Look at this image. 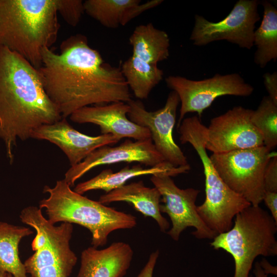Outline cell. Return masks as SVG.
Wrapping results in <instances>:
<instances>
[{
    "label": "cell",
    "mask_w": 277,
    "mask_h": 277,
    "mask_svg": "<svg viewBox=\"0 0 277 277\" xmlns=\"http://www.w3.org/2000/svg\"><path fill=\"white\" fill-rule=\"evenodd\" d=\"M163 2L152 0L143 4L140 0H87L85 12L105 27L116 28L125 26L145 11Z\"/></svg>",
    "instance_id": "cell-20"
},
{
    "label": "cell",
    "mask_w": 277,
    "mask_h": 277,
    "mask_svg": "<svg viewBox=\"0 0 277 277\" xmlns=\"http://www.w3.org/2000/svg\"><path fill=\"white\" fill-rule=\"evenodd\" d=\"M179 103V97L174 91L169 93L165 106L155 111L146 110L138 101L131 100L127 103L130 107L127 114L129 119L149 130L156 150L165 161L175 167L189 165L187 157L173 137Z\"/></svg>",
    "instance_id": "cell-12"
},
{
    "label": "cell",
    "mask_w": 277,
    "mask_h": 277,
    "mask_svg": "<svg viewBox=\"0 0 277 277\" xmlns=\"http://www.w3.org/2000/svg\"><path fill=\"white\" fill-rule=\"evenodd\" d=\"M264 182L265 191L277 192V155L271 158L265 168Z\"/></svg>",
    "instance_id": "cell-27"
},
{
    "label": "cell",
    "mask_w": 277,
    "mask_h": 277,
    "mask_svg": "<svg viewBox=\"0 0 277 277\" xmlns=\"http://www.w3.org/2000/svg\"><path fill=\"white\" fill-rule=\"evenodd\" d=\"M264 85L269 97L277 104V72L266 73L263 76Z\"/></svg>",
    "instance_id": "cell-28"
},
{
    "label": "cell",
    "mask_w": 277,
    "mask_h": 277,
    "mask_svg": "<svg viewBox=\"0 0 277 277\" xmlns=\"http://www.w3.org/2000/svg\"><path fill=\"white\" fill-rule=\"evenodd\" d=\"M164 161L151 138L135 141L127 139L117 146L105 145L94 150L81 162L71 167L64 179L72 187L86 173L100 165L137 162L152 167Z\"/></svg>",
    "instance_id": "cell-14"
},
{
    "label": "cell",
    "mask_w": 277,
    "mask_h": 277,
    "mask_svg": "<svg viewBox=\"0 0 277 277\" xmlns=\"http://www.w3.org/2000/svg\"><path fill=\"white\" fill-rule=\"evenodd\" d=\"M129 41L132 47V55L147 63L157 65L169 56L168 34L151 23L136 26Z\"/></svg>",
    "instance_id": "cell-21"
},
{
    "label": "cell",
    "mask_w": 277,
    "mask_h": 277,
    "mask_svg": "<svg viewBox=\"0 0 277 277\" xmlns=\"http://www.w3.org/2000/svg\"><path fill=\"white\" fill-rule=\"evenodd\" d=\"M56 0H0V47L20 54L38 69L42 52L56 41Z\"/></svg>",
    "instance_id": "cell-3"
},
{
    "label": "cell",
    "mask_w": 277,
    "mask_h": 277,
    "mask_svg": "<svg viewBox=\"0 0 277 277\" xmlns=\"http://www.w3.org/2000/svg\"><path fill=\"white\" fill-rule=\"evenodd\" d=\"M150 181L161 195L160 209L166 213L171 223L167 233L177 241L182 232L188 227L199 239L213 240L217 235L205 224L197 211L195 204L200 191L193 188L181 189L171 176L165 174L151 175Z\"/></svg>",
    "instance_id": "cell-11"
},
{
    "label": "cell",
    "mask_w": 277,
    "mask_h": 277,
    "mask_svg": "<svg viewBox=\"0 0 277 277\" xmlns=\"http://www.w3.org/2000/svg\"><path fill=\"white\" fill-rule=\"evenodd\" d=\"M259 3L257 0H239L226 17L216 23L196 14L190 39L199 46L226 40L250 49L253 46L255 24L260 19Z\"/></svg>",
    "instance_id": "cell-10"
},
{
    "label": "cell",
    "mask_w": 277,
    "mask_h": 277,
    "mask_svg": "<svg viewBox=\"0 0 277 277\" xmlns=\"http://www.w3.org/2000/svg\"><path fill=\"white\" fill-rule=\"evenodd\" d=\"M19 218L36 231L31 244L34 253L24 263L27 274L32 277H69L77 261L70 246L72 224L55 226L34 206L24 208Z\"/></svg>",
    "instance_id": "cell-7"
},
{
    "label": "cell",
    "mask_w": 277,
    "mask_h": 277,
    "mask_svg": "<svg viewBox=\"0 0 277 277\" xmlns=\"http://www.w3.org/2000/svg\"><path fill=\"white\" fill-rule=\"evenodd\" d=\"M37 70L47 95L62 118L86 106L132 100L121 68L106 63L82 34L64 41L60 53L44 48Z\"/></svg>",
    "instance_id": "cell-1"
},
{
    "label": "cell",
    "mask_w": 277,
    "mask_h": 277,
    "mask_svg": "<svg viewBox=\"0 0 277 277\" xmlns=\"http://www.w3.org/2000/svg\"><path fill=\"white\" fill-rule=\"evenodd\" d=\"M253 110L236 106L210 121L205 148L213 153L264 146L261 133L251 122Z\"/></svg>",
    "instance_id": "cell-13"
},
{
    "label": "cell",
    "mask_w": 277,
    "mask_h": 277,
    "mask_svg": "<svg viewBox=\"0 0 277 277\" xmlns=\"http://www.w3.org/2000/svg\"><path fill=\"white\" fill-rule=\"evenodd\" d=\"M254 275H251L249 277H267L268 274L261 267L259 262H256L254 265V268L253 270Z\"/></svg>",
    "instance_id": "cell-32"
},
{
    "label": "cell",
    "mask_w": 277,
    "mask_h": 277,
    "mask_svg": "<svg viewBox=\"0 0 277 277\" xmlns=\"http://www.w3.org/2000/svg\"><path fill=\"white\" fill-rule=\"evenodd\" d=\"M165 81L168 87L176 92L181 102L178 127L188 113L196 112L200 118L217 97L226 95L248 96L254 90L238 73L216 74L200 81L170 75Z\"/></svg>",
    "instance_id": "cell-9"
},
{
    "label": "cell",
    "mask_w": 277,
    "mask_h": 277,
    "mask_svg": "<svg viewBox=\"0 0 277 277\" xmlns=\"http://www.w3.org/2000/svg\"><path fill=\"white\" fill-rule=\"evenodd\" d=\"M57 13H60L69 25L75 27L85 12L82 0H56Z\"/></svg>",
    "instance_id": "cell-26"
},
{
    "label": "cell",
    "mask_w": 277,
    "mask_h": 277,
    "mask_svg": "<svg viewBox=\"0 0 277 277\" xmlns=\"http://www.w3.org/2000/svg\"><path fill=\"white\" fill-rule=\"evenodd\" d=\"M43 192L49 196L39 202V208L45 209L48 221L53 225L67 222L86 228L91 233L93 247L105 245L113 231L132 229L137 224L135 216L75 192L64 179L57 181L53 187L45 186Z\"/></svg>",
    "instance_id": "cell-4"
},
{
    "label": "cell",
    "mask_w": 277,
    "mask_h": 277,
    "mask_svg": "<svg viewBox=\"0 0 277 277\" xmlns=\"http://www.w3.org/2000/svg\"><path fill=\"white\" fill-rule=\"evenodd\" d=\"M9 277H12V276L11 275H10V274H9ZM28 277H32V276H28Z\"/></svg>",
    "instance_id": "cell-34"
},
{
    "label": "cell",
    "mask_w": 277,
    "mask_h": 277,
    "mask_svg": "<svg viewBox=\"0 0 277 277\" xmlns=\"http://www.w3.org/2000/svg\"><path fill=\"white\" fill-rule=\"evenodd\" d=\"M259 263L267 274L269 273L276 274V267L272 266L266 259H262Z\"/></svg>",
    "instance_id": "cell-31"
},
{
    "label": "cell",
    "mask_w": 277,
    "mask_h": 277,
    "mask_svg": "<svg viewBox=\"0 0 277 277\" xmlns=\"http://www.w3.org/2000/svg\"><path fill=\"white\" fill-rule=\"evenodd\" d=\"M129 105L118 102L83 107L73 112L70 119L74 123L98 126L101 134H112L120 140L124 137L136 140L151 138L149 130L131 121L127 116Z\"/></svg>",
    "instance_id": "cell-16"
},
{
    "label": "cell",
    "mask_w": 277,
    "mask_h": 277,
    "mask_svg": "<svg viewBox=\"0 0 277 277\" xmlns=\"http://www.w3.org/2000/svg\"><path fill=\"white\" fill-rule=\"evenodd\" d=\"M263 18L260 27L254 31L253 45L256 47L254 62L264 68L272 60L277 58V9L267 1L261 2Z\"/></svg>",
    "instance_id": "cell-24"
},
{
    "label": "cell",
    "mask_w": 277,
    "mask_h": 277,
    "mask_svg": "<svg viewBox=\"0 0 277 277\" xmlns=\"http://www.w3.org/2000/svg\"><path fill=\"white\" fill-rule=\"evenodd\" d=\"M251 122L261 133L264 146L270 151L277 145V104L269 96L263 97L255 110Z\"/></svg>",
    "instance_id": "cell-25"
},
{
    "label": "cell",
    "mask_w": 277,
    "mask_h": 277,
    "mask_svg": "<svg viewBox=\"0 0 277 277\" xmlns=\"http://www.w3.org/2000/svg\"><path fill=\"white\" fill-rule=\"evenodd\" d=\"M161 195L155 187L145 186L140 181L132 182L102 195L98 202L104 205L115 202H125L132 205L135 210L145 216L153 219L160 230L167 232L170 224L160 211Z\"/></svg>",
    "instance_id": "cell-18"
},
{
    "label": "cell",
    "mask_w": 277,
    "mask_h": 277,
    "mask_svg": "<svg viewBox=\"0 0 277 277\" xmlns=\"http://www.w3.org/2000/svg\"><path fill=\"white\" fill-rule=\"evenodd\" d=\"M0 277H9V274L0 270Z\"/></svg>",
    "instance_id": "cell-33"
},
{
    "label": "cell",
    "mask_w": 277,
    "mask_h": 277,
    "mask_svg": "<svg viewBox=\"0 0 277 277\" xmlns=\"http://www.w3.org/2000/svg\"><path fill=\"white\" fill-rule=\"evenodd\" d=\"M182 144L189 143L197 152L205 177V200L197 206L205 224L216 234L230 230L237 214L251 204L231 190L214 168L205 148L207 128L197 116L184 118L179 126Z\"/></svg>",
    "instance_id": "cell-5"
},
{
    "label": "cell",
    "mask_w": 277,
    "mask_h": 277,
    "mask_svg": "<svg viewBox=\"0 0 277 277\" xmlns=\"http://www.w3.org/2000/svg\"><path fill=\"white\" fill-rule=\"evenodd\" d=\"M121 70L129 89L141 100L148 97L164 74L156 64L147 63L133 55L122 64Z\"/></svg>",
    "instance_id": "cell-23"
},
{
    "label": "cell",
    "mask_w": 277,
    "mask_h": 277,
    "mask_svg": "<svg viewBox=\"0 0 277 277\" xmlns=\"http://www.w3.org/2000/svg\"><path fill=\"white\" fill-rule=\"evenodd\" d=\"M133 255L131 246L123 242H114L103 249L89 247L82 252L77 277H124Z\"/></svg>",
    "instance_id": "cell-17"
},
{
    "label": "cell",
    "mask_w": 277,
    "mask_h": 277,
    "mask_svg": "<svg viewBox=\"0 0 277 277\" xmlns=\"http://www.w3.org/2000/svg\"><path fill=\"white\" fill-rule=\"evenodd\" d=\"M159 253V251L157 250L150 254L148 261L136 277H153Z\"/></svg>",
    "instance_id": "cell-29"
},
{
    "label": "cell",
    "mask_w": 277,
    "mask_h": 277,
    "mask_svg": "<svg viewBox=\"0 0 277 277\" xmlns=\"http://www.w3.org/2000/svg\"><path fill=\"white\" fill-rule=\"evenodd\" d=\"M190 169L189 165L175 167L164 161L155 166L147 168L143 167L141 164L131 167L127 166L116 172H113L110 169H105L94 177L78 184L73 190L82 195L93 190H103L108 193L124 186L128 181L133 177L162 174L175 176L187 172Z\"/></svg>",
    "instance_id": "cell-19"
},
{
    "label": "cell",
    "mask_w": 277,
    "mask_h": 277,
    "mask_svg": "<svg viewBox=\"0 0 277 277\" xmlns=\"http://www.w3.org/2000/svg\"><path fill=\"white\" fill-rule=\"evenodd\" d=\"M62 116L47 95L38 70L17 53L0 47V138L10 164L17 138Z\"/></svg>",
    "instance_id": "cell-2"
},
{
    "label": "cell",
    "mask_w": 277,
    "mask_h": 277,
    "mask_svg": "<svg viewBox=\"0 0 277 277\" xmlns=\"http://www.w3.org/2000/svg\"><path fill=\"white\" fill-rule=\"evenodd\" d=\"M33 233L30 228L0 221V270L12 277H28L18 246L22 239Z\"/></svg>",
    "instance_id": "cell-22"
},
{
    "label": "cell",
    "mask_w": 277,
    "mask_h": 277,
    "mask_svg": "<svg viewBox=\"0 0 277 277\" xmlns=\"http://www.w3.org/2000/svg\"><path fill=\"white\" fill-rule=\"evenodd\" d=\"M263 201L270 210L271 215L277 222V192H265Z\"/></svg>",
    "instance_id": "cell-30"
},
{
    "label": "cell",
    "mask_w": 277,
    "mask_h": 277,
    "mask_svg": "<svg viewBox=\"0 0 277 277\" xmlns=\"http://www.w3.org/2000/svg\"><path fill=\"white\" fill-rule=\"evenodd\" d=\"M30 138L48 141L57 146L74 166L94 150L120 140L112 134L91 136L73 128L66 118L50 124L42 125L32 131Z\"/></svg>",
    "instance_id": "cell-15"
},
{
    "label": "cell",
    "mask_w": 277,
    "mask_h": 277,
    "mask_svg": "<svg viewBox=\"0 0 277 277\" xmlns=\"http://www.w3.org/2000/svg\"><path fill=\"white\" fill-rule=\"evenodd\" d=\"M264 146L212 153L210 160L218 174L236 194L251 205L259 206L265 193V168L273 156Z\"/></svg>",
    "instance_id": "cell-8"
},
{
    "label": "cell",
    "mask_w": 277,
    "mask_h": 277,
    "mask_svg": "<svg viewBox=\"0 0 277 277\" xmlns=\"http://www.w3.org/2000/svg\"><path fill=\"white\" fill-rule=\"evenodd\" d=\"M277 222L260 206L250 205L236 215L231 229L217 234L210 243L215 250L230 254L233 277H249L256 257L277 254Z\"/></svg>",
    "instance_id": "cell-6"
}]
</instances>
